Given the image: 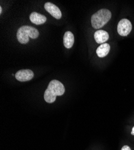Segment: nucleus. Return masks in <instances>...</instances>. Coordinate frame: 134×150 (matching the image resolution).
<instances>
[{"instance_id": "f257e3e1", "label": "nucleus", "mask_w": 134, "mask_h": 150, "mask_svg": "<svg viewBox=\"0 0 134 150\" xmlns=\"http://www.w3.org/2000/svg\"><path fill=\"white\" fill-rule=\"evenodd\" d=\"M65 92L63 84L57 80H52L49 83L44 94L45 100L49 103L55 102L57 96H62Z\"/></svg>"}, {"instance_id": "f03ea898", "label": "nucleus", "mask_w": 134, "mask_h": 150, "mask_svg": "<svg viewBox=\"0 0 134 150\" xmlns=\"http://www.w3.org/2000/svg\"><path fill=\"white\" fill-rule=\"evenodd\" d=\"M111 18V11L108 9L102 8L92 15L91 23L95 29H100L106 25Z\"/></svg>"}, {"instance_id": "7ed1b4c3", "label": "nucleus", "mask_w": 134, "mask_h": 150, "mask_svg": "<svg viewBox=\"0 0 134 150\" xmlns=\"http://www.w3.org/2000/svg\"><path fill=\"white\" fill-rule=\"evenodd\" d=\"M39 35V31L30 26H22L18 29L17 32V39L19 43L26 44L29 42V37L35 39Z\"/></svg>"}, {"instance_id": "20e7f679", "label": "nucleus", "mask_w": 134, "mask_h": 150, "mask_svg": "<svg viewBox=\"0 0 134 150\" xmlns=\"http://www.w3.org/2000/svg\"><path fill=\"white\" fill-rule=\"evenodd\" d=\"M132 23L127 19H123L119 21L117 26V31L120 35L127 36L132 30Z\"/></svg>"}, {"instance_id": "39448f33", "label": "nucleus", "mask_w": 134, "mask_h": 150, "mask_svg": "<svg viewBox=\"0 0 134 150\" xmlns=\"http://www.w3.org/2000/svg\"><path fill=\"white\" fill-rule=\"evenodd\" d=\"M33 72L29 69L19 70L15 74L16 79L21 82H26L30 81L33 78Z\"/></svg>"}, {"instance_id": "423d86ee", "label": "nucleus", "mask_w": 134, "mask_h": 150, "mask_svg": "<svg viewBox=\"0 0 134 150\" xmlns=\"http://www.w3.org/2000/svg\"><path fill=\"white\" fill-rule=\"evenodd\" d=\"M44 7L45 10L48 12V13L55 19H60L62 18V11H60V8L55 4L48 2L45 4Z\"/></svg>"}, {"instance_id": "0eeeda50", "label": "nucleus", "mask_w": 134, "mask_h": 150, "mask_svg": "<svg viewBox=\"0 0 134 150\" xmlns=\"http://www.w3.org/2000/svg\"><path fill=\"white\" fill-rule=\"evenodd\" d=\"M94 37L96 42L97 43L102 44L108 40L109 34L106 31L100 30L95 32L94 34Z\"/></svg>"}, {"instance_id": "6e6552de", "label": "nucleus", "mask_w": 134, "mask_h": 150, "mask_svg": "<svg viewBox=\"0 0 134 150\" xmlns=\"http://www.w3.org/2000/svg\"><path fill=\"white\" fill-rule=\"evenodd\" d=\"M30 19L32 23L35 25H42L46 21V16L37 12H33L30 16Z\"/></svg>"}, {"instance_id": "1a4fd4ad", "label": "nucleus", "mask_w": 134, "mask_h": 150, "mask_svg": "<svg viewBox=\"0 0 134 150\" xmlns=\"http://www.w3.org/2000/svg\"><path fill=\"white\" fill-rule=\"evenodd\" d=\"M63 43L67 49L71 48L74 43V35L70 31L65 33L63 37Z\"/></svg>"}, {"instance_id": "9d476101", "label": "nucleus", "mask_w": 134, "mask_h": 150, "mask_svg": "<svg viewBox=\"0 0 134 150\" xmlns=\"http://www.w3.org/2000/svg\"><path fill=\"white\" fill-rule=\"evenodd\" d=\"M110 51V46L108 43L101 45L96 50V54L99 57L103 58L106 57Z\"/></svg>"}, {"instance_id": "9b49d317", "label": "nucleus", "mask_w": 134, "mask_h": 150, "mask_svg": "<svg viewBox=\"0 0 134 150\" xmlns=\"http://www.w3.org/2000/svg\"><path fill=\"white\" fill-rule=\"evenodd\" d=\"M121 150H131V149L130 148V147L129 146L125 145L122 147V148H121Z\"/></svg>"}, {"instance_id": "f8f14e48", "label": "nucleus", "mask_w": 134, "mask_h": 150, "mask_svg": "<svg viewBox=\"0 0 134 150\" xmlns=\"http://www.w3.org/2000/svg\"><path fill=\"white\" fill-rule=\"evenodd\" d=\"M131 134H132V135H133V136H134V127L132 128V130Z\"/></svg>"}, {"instance_id": "ddd939ff", "label": "nucleus", "mask_w": 134, "mask_h": 150, "mask_svg": "<svg viewBox=\"0 0 134 150\" xmlns=\"http://www.w3.org/2000/svg\"><path fill=\"white\" fill-rule=\"evenodd\" d=\"M0 13H2V8L1 7H0Z\"/></svg>"}]
</instances>
